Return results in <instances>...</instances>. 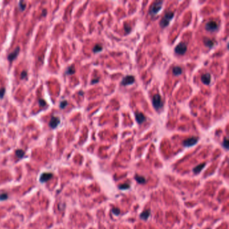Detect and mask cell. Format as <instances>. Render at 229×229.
<instances>
[{"label":"cell","mask_w":229,"mask_h":229,"mask_svg":"<svg viewBox=\"0 0 229 229\" xmlns=\"http://www.w3.org/2000/svg\"><path fill=\"white\" fill-rule=\"evenodd\" d=\"M187 50V44L184 42H180L175 48V53L178 54H183Z\"/></svg>","instance_id":"5b68a950"},{"label":"cell","mask_w":229,"mask_h":229,"mask_svg":"<svg viewBox=\"0 0 229 229\" xmlns=\"http://www.w3.org/2000/svg\"><path fill=\"white\" fill-rule=\"evenodd\" d=\"M152 102H153L154 108L156 109V110H159L163 106L162 99H161V95L159 94H156L154 95L153 97V99H152Z\"/></svg>","instance_id":"3957f363"},{"label":"cell","mask_w":229,"mask_h":229,"mask_svg":"<svg viewBox=\"0 0 229 229\" xmlns=\"http://www.w3.org/2000/svg\"><path fill=\"white\" fill-rule=\"evenodd\" d=\"M75 73V69L74 65H71V66L69 67L67 69L66 71H65V75H73Z\"/></svg>","instance_id":"2e32d148"},{"label":"cell","mask_w":229,"mask_h":229,"mask_svg":"<svg viewBox=\"0 0 229 229\" xmlns=\"http://www.w3.org/2000/svg\"><path fill=\"white\" fill-rule=\"evenodd\" d=\"M52 177H53V175L51 173H43L40 177V183H45V182L52 179Z\"/></svg>","instance_id":"9c48e42d"},{"label":"cell","mask_w":229,"mask_h":229,"mask_svg":"<svg viewBox=\"0 0 229 229\" xmlns=\"http://www.w3.org/2000/svg\"><path fill=\"white\" fill-rule=\"evenodd\" d=\"M222 146H224L226 149H228V140L227 138H225L224 140H223V142H222Z\"/></svg>","instance_id":"cb8c5ba5"},{"label":"cell","mask_w":229,"mask_h":229,"mask_svg":"<svg viewBox=\"0 0 229 229\" xmlns=\"http://www.w3.org/2000/svg\"><path fill=\"white\" fill-rule=\"evenodd\" d=\"M5 93V89L4 87H1L0 89V99H2Z\"/></svg>","instance_id":"4316f807"},{"label":"cell","mask_w":229,"mask_h":229,"mask_svg":"<svg viewBox=\"0 0 229 229\" xmlns=\"http://www.w3.org/2000/svg\"><path fill=\"white\" fill-rule=\"evenodd\" d=\"M198 141V137H190V138H187L186 140H185L183 142V144L184 146H186V147H189V146H194L196 144L197 142Z\"/></svg>","instance_id":"8992f818"},{"label":"cell","mask_w":229,"mask_h":229,"mask_svg":"<svg viewBox=\"0 0 229 229\" xmlns=\"http://www.w3.org/2000/svg\"><path fill=\"white\" fill-rule=\"evenodd\" d=\"M135 118H136V120L139 124H141L146 121V117L141 112H136L135 113Z\"/></svg>","instance_id":"30bf717a"},{"label":"cell","mask_w":229,"mask_h":229,"mask_svg":"<svg viewBox=\"0 0 229 229\" xmlns=\"http://www.w3.org/2000/svg\"><path fill=\"white\" fill-rule=\"evenodd\" d=\"M38 104L40 105V106L41 107H44L46 105V102L44 99H39L38 100Z\"/></svg>","instance_id":"484cf974"},{"label":"cell","mask_w":229,"mask_h":229,"mask_svg":"<svg viewBox=\"0 0 229 229\" xmlns=\"http://www.w3.org/2000/svg\"><path fill=\"white\" fill-rule=\"evenodd\" d=\"M67 104H68V102H67V100H63L62 101V102L60 103V105H59V107L61 109H64L67 106Z\"/></svg>","instance_id":"603a6c76"},{"label":"cell","mask_w":229,"mask_h":229,"mask_svg":"<svg viewBox=\"0 0 229 229\" xmlns=\"http://www.w3.org/2000/svg\"><path fill=\"white\" fill-rule=\"evenodd\" d=\"M182 72H183L182 69L179 66L174 67L173 69V74L175 76H179V75L181 74Z\"/></svg>","instance_id":"9a60e30c"},{"label":"cell","mask_w":229,"mask_h":229,"mask_svg":"<svg viewBox=\"0 0 229 229\" xmlns=\"http://www.w3.org/2000/svg\"><path fill=\"white\" fill-rule=\"evenodd\" d=\"M135 179L139 183H144L146 182V179L144 177H142V176L136 175L135 176Z\"/></svg>","instance_id":"d6986e66"},{"label":"cell","mask_w":229,"mask_h":229,"mask_svg":"<svg viewBox=\"0 0 229 229\" xmlns=\"http://www.w3.org/2000/svg\"><path fill=\"white\" fill-rule=\"evenodd\" d=\"M25 155V152L22 149H18L16 151V155L18 159H22Z\"/></svg>","instance_id":"ac0fdd59"},{"label":"cell","mask_w":229,"mask_h":229,"mask_svg":"<svg viewBox=\"0 0 229 229\" xmlns=\"http://www.w3.org/2000/svg\"><path fill=\"white\" fill-rule=\"evenodd\" d=\"M129 187H130V185H129L128 184H127V183H124V184L120 185L119 186V188L121 189H126L128 188H129Z\"/></svg>","instance_id":"83f0119b"},{"label":"cell","mask_w":229,"mask_h":229,"mask_svg":"<svg viewBox=\"0 0 229 229\" xmlns=\"http://www.w3.org/2000/svg\"><path fill=\"white\" fill-rule=\"evenodd\" d=\"M98 81H99V78L94 79H93L92 81H91V83H92V84L97 83H98Z\"/></svg>","instance_id":"1f68e13d"},{"label":"cell","mask_w":229,"mask_h":229,"mask_svg":"<svg viewBox=\"0 0 229 229\" xmlns=\"http://www.w3.org/2000/svg\"><path fill=\"white\" fill-rule=\"evenodd\" d=\"M124 29H125V31L126 33H129L131 30V28L129 26H125Z\"/></svg>","instance_id":"f546056e"},{"label":"cell","mask_w":229,"mask_h":229,"mask_svg":"<svg viewBox=\"0 0 229 229\" xmlns=\"http://www.w3.org/2000/svg\"><path fill=\"white\" fill-rule=\"evenodd\" d=\"M8 198V195L7 193H2L0 194V201H4Z\"/></svg>","instance_id":"7402d4cb"},{"label":"cell","mask_w":229,"mask_h":229,"mask_svg":"<svg viewBox=\"0 0 229 229\" xmlns=\"http://www.w3.org/2000/svg\"><path fill=\"white\" fill-rule=\"evenodd\" d=\"M174 16V13L171 12H166L165 16H163V18H162V20H161L160 22V26L162 28H165L166 26H167L169 24V22L171 20L173 19Z\"/></svg>","instance_id":"7a4b0ae2"},{"label":"cell","mask_w":229,"mask_h":229,"mask_svg":"<svg viewBox=\"0 0 229 229\" xmlns=\"http://www.w3.org/2000/svg\"><path fill=\"white\" fill-rule=\"evenodd\" d=\"M19 52H20V47L19 46H18V47L16 48V49H15L14 51L11 52V53L7 56V59H8L10 61H13L17 57H18Z\"/></svg>","instance_id":"8fae6325"},{"label":"cell","mask_w":229,"mask_h":229,"mask_svg":"<svg viewBox=\"0 0 229 229\" xmlns=\"http://www.w3.org/2000/svg\"><path fill=\"white\" fill-rule=\"evenodd\" d=\"M61 122V119L57 116H52L49 122V126L51 128H56Z\"/></svg>","instance_id":"ba28073f"},{"label":"cell","mask_w":229,"mask_h":229,"mask_svg":"<svg viewBox=\"0 0 229 229\" xmlns=\"http://www.w3.org/2000/svg\"><path fill=\"white\" fill-rule=\"evenodd\" d=\"M201 80H202V82L205 85H209L210 83V81H211V75H210V73H204L202 75V77H201Z\"/></svg>","instance_id":"7c38bea8"},{"label":"cell","mask_w":229,"mask_h":229,"mask_svg":"<svg viewBox=\"0 0 229 229\" xmlns=\"http://www.w3.org/2000/svg\"><path fill=\"white\" fill-rule=\"evenodd\" d=\"M205 28L207 31L213 32L217 30L218 28V26L216 22L214 21H209L206 24Z\"/></svg>","instance_id":"277c9868"},{"label":"cell","mask_w":229,"mask_h":229,"mask_svg":"<svg viewBox=\"0 0 229 229\" xmlns=\"http://www.w3.org/2000/svg\"><path fill=\"white\" fill-rule=\"evenodd\" d=\"M112 212L114 213L115 215H119L120 213V210L119 208H112Z\"/></svg>","instance_id":"d4e9b609"},{"label":"cell","mask_w":229,"mask_h":229,"mask_svg":"<svg viewBox=\"0 0 229 229\" xmlns=\"http://www.w3.org/2000/svg\"><path fill=\"white\" fill-rule=\"evenodd\" d=\"M134 81H135V79H134V76L127 75L123 78V79L121 82V85L123 86L131 85V84L134 83Z\"/></svg>","instance_id":"52a82bcc"},{"label":"cell","mask_w":229,"mask_h":229,"mask_svg":"<svg viewBox=\"0 0 229 229\" xmlns=\"http://www.w3.org/2000/svg\"><path fill=\"white\" fill-rule=\"evenodd\" d=\"M79 94H80V95H83V92H79Z\"/></svg>","instance_id":"d6a6232c"},{"label":"cell","mask_w":229,"mask_h":229,"mask_svg":"<svg viewBox=\"0 0 229 229\" xmlns=\"http://www.w3.org/2000/svg\"><path fill=\"white\" fill-rule=\"evenodd\" d=\"M26 5L24 1H20L19 2V8L21 11H24L26 9Z\"/></svg>","instance_id":"44dd1931"},{"label":"cell","mask_w":229,"mask_h":229,"mask_svg":"<svg viewBox=\"0 0 229 229\" xmlns=\"http://www.w3.org/2000/svg\"><path fill=\"white\" fill-rule=\"evenodd\" d=\"M26 77H27V72L26 71H23L20 74V78L23 79H25Z\"/></svg>","instance_id":"f1b7e54d"},{"label":"cell","mask_w":229,"mask_h":229,"mask_svg":"<svg viewBox=\"0 0 229 229\" xmlns=\"http://www.w3.org/2000/svg\"><path fill=\"white\" fill-rule=\"evenodd\" d=\"M205 165H206L205 163H202V164L196 166V167H194V169H193V171H194V172L195 173H200L201 171L202 170V169H203L204 167H205Z\"/></svg>","instance_id":"e0dca14e"},{"label":"cell","mask_w":229,"mask_h":229,"mask_svg":"<svg viewBox=\"0 0 229 229\" xmlns=\"http://www.w3.org/2000/svg\"><path fill=\"white\" fill-rule=\"evenodd\" d=\"M150 214H151V211H150V210H144V212H142L141 214H140V218L141 219H143V220H147L148 218H149Z\"/></svg>","instance_id":"5bb4252c"},{"label":"cell","mask_w":229,"mask_h":229,"mask_svg":"<svg viewBox=\"0 0 229 229\" xmlns=\"http://www.w3.org/2000/svg\"><path fill=\"white\" fill-rule=\"evenodd\" d=\"M163 3V1H155V2L151 5V7H150L149 14L151 15V16H155V15L158 14V13L160 12L161 8H162Z\"/></svg>","instance_id":"6da1fadb"},{"label":"cell","mask_w":229,"mask_h":229,"mask_svg":"<svg viewBox=\"0 0 229 229\" xmlns=\"http://www.w3.org/2000/svg\"><path fill=\"white\" fill-rule=\"evenodd\" d=\"M102 48H103V47L101 44H95V46L93 48V52H95V53H96V52H99L102 51Z\"/></svg>","instance_id":"ffe728a7"},{"label":"cell","mask_w":229,"mask_h":229,"mask_svg":"<svg viewBox=\"0 0 229 229\" xmlns=\"http://www.w3.org/2000/svg\"><path fill=\"white\" fill-rule=\"evenodd\" d=\"M46 14H47V11H46V9H44V10H42V14H41V16H46Z\"/></svg>","instance_id":"4dcf8cb0"},{"label":"cell","mask_w":229,"mask_h":229,"mask_svg":"<svg viewBox=\"0 0 229 229\" xmlns=\"http://www.w3.org/2000/svg\"><path fill=\"white\" fill-rule=\"evenodd\" d=\"M204 43L206 46L209 48H212L214 45V42L212 39L208 38H204Z\"/></svg>","instance_id":"4fadbf2b"}]
</instances>
